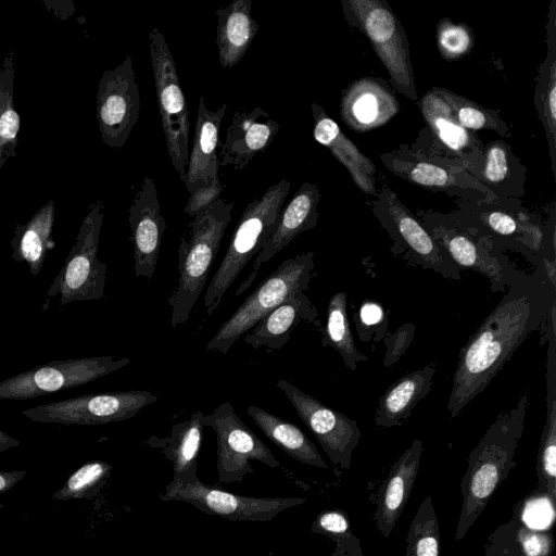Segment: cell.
Instances as JSON below:
<instances>
[{
	"instance_id": "cell-45",
	"label": "cell",
	"mask_w": 556,
	"mask_h": 556,
	"mask_svg": "<svg viewBox=\"0 0 556 556\" xmlns=\"http://www.w3.org/2000/svg\"><path fill=\"white\" fill-rule=\"evenodd\" d=\"M226 185L218 180L208 186L200 188L191 193L185 206V213L193 217L198 212L207 207L210 204L219 199Z\"/></svg>"
},
{
	"instance_id": "cell-27",
	"label": "cell",
	"mask_w": 556,
	"mask_h": 556,
	"mask_svg": "<svg viewBox=\"0 0 556 556\" xmlns=\"http://www.w3.org/2000/svg\"><path fill=\"white\" fill-rule=\"evenodd\" d=\"M314 118V139L326 147L346 168L355 186L364 193L376 197L377 170L374 162L343 134L340 126L317 103L311 104Z\"/></svg>"
},
{
	"instance_id": "cell-32",
	"label": "cell",
	"mask_w": 556,
	"mask_h": 556,
	"mask_svg": "<svg viewBox=\"0 0 556 556\" xmlns=\"http://www.w3.org/2000/svg\"><path fill=\"white\" fill-rule=\"evenodd\" d=\"M251 0H235L216 10L218 61L224 70L236 66L248 52L258 31L251 15Z\"/></svg>"
},
{
	"instance_id": "cell-14",
	"label": "cell",
	"mask_w": 556,
	"mask_h": 556,
	"mask_svg": "<svg viewBox=\"0 0 556 556\" xmlns=\"http://www.w3.org/2000/svg\"><path fill=\"white\" fill-rule=\"evenodd\" d=\"M130 364L112 356L50 361L0 381V400H30L87 384Z\"/></svg>"
},
{
	"instance_id": "cell-21",
	"label": "cell",
	"mask_w": 556,
	"mask_h": 556,
	"mask_svg": "<svg viewBox=\"0 0 556 556\" xmlns=\"http://www.w3.org/2000/svg\"><path fill=\"white\" fill-rule=\"evenodd\" d=\"M399 111L396 97L387 81L379 77L354 80L341 93V117L356 132L386 125Z\"/></svg>"
},
{
	"instance_id": "cell-18",
	"label": "cell",
	"mask_w": 556,
	"mask_h": 556,
	"mask_svg": "<svg viewBox=\"0 0 556 556\" xmlns=\"http://www.w3.org/2000/svg\"><path fill=\"white\" fill-rule=\"evenodd\" d=\"M277 388L315 435L330 462L341 469H350L352 453L361 439L357 422L285 379L277 381Z\"/></svg>"
},
{
	"instance_id": "cell-16",
	"label": "cell",
	"mask_w": 556,
	"mask_h": 556,
	"mask_svg": "<svg viewBox=\"0 0 556 556\" xmlns=\"http://www.w3.org/2000/svg\"><path fill=\"white\" fill-rule=\"evenodd\" d=\"M160 498L164 502H186L200 511L230 521H270L283 510L302 505L303 497H256L227 492L207 485L200 479L193 483L165 486Z\"/></svg>"
},
{
	"instance_id": "cell-17",
	"label": "cell",
	"mask_w": 556,
	"mask_h": 556,
	"mask_svg": "<svg viewBox=\"0 0 556 556\" xmlns=\"http://www.w3.org/2000/svg\"><path fill=\"white\" fill-rule=\"evenodd\" d=\"M140 94L130 55L112 70H105L96 94V116L101 139L121 149L138 122Z\"/></svg>"
},
{
	"instance_id": "cell-36",
	"label": "cell",
	"mask_w": 556,
	"mask_h": 556,
	"mask_svg": "<svg viewBox=\"0 0 556 556\" xmlns=\"http://www.w3.org/2000/svg\"><path fill=\"white\" fill-rule=\"evenodd\" d=\"M321 343L324 346L334 349L351 370H355L358 363L367 361V356L355 346L349 321L345 291L334 293L329 300Z\"/></svg>"
},
{
	"instance_id": "cell-6",
	"label": "cell",
	"mask_w": 556,
	"mask_h": 556,
	"mask_svg": "<svg viewBox=\"0 0 556 556\" xmlns=\"http://www.w3.org/2000/svg\"><path fill=\"white\" fill-rule=\"evenodd\" d=\"M346 23L370 42L387 70L392 87L417 102L409 40L400 18L384 0H341Z\"/></svg>"
},
{
	"instance_id": "cell-42",
	"label": "cell",
	"mask_w": 556,
	"mask_h": 556,
	"mask_svg": "<svg viewBox=\"0 0 556 556\" xmlns=\"http://www.w3.org/2000/svg\"><path fill=\"white\" fill-rule=\"evenodd\" d=\"M112 466L105 462H90L77 469L67 480L59 497H78L97 493L108 480Z\"/></svg>"
},
{
	"instance_id": "cell-2",
	"label": "cell",
	"mask_w": 556,
	"mask_h": 556,
	"mask_svg": "<svg viewBox=\"0 0 556 556\" xmlns=\"http://www.w3.org/2000/svg\"><path fill=\"white\" fill-rule=\"evenodd\" d=\"M528 396L502 412L489 427L467 458V470L460 481L462 506L455 531L460 541L477 521L498 486L515 467V453L522 437Z\"/></svg>"
},
{
	"instance_id": "cell-38",
	"label": "cell",
	"mask_w": 556,
	"mask_h": 556,
	"mask_svg": "<svg viewBox=\"0 0 556 556\" xmlns=\"http://www.w3.org/2000/svg\"><path fill=\"white\" fill-rule=\"evenodd\" d=\"M437 90L450 106L457 123L465 129L472 132L491 130L501 137H510V128L498 111L482 106L446 88L437 87Z\"/></svg>"
},
{
	"instance_id": "cell-29",
	"label": "cell",
	"mask_w": 556,
	"mask_h": 556,
	"mask_svg": "<svg viewBox=\"0 0 556 556\" xmlns=\"http://www.w3.org/2000/svg\"><path fill=\"white\" fill-rule=\"evenodd\" d=\"M317 317L313 302L304 292L298 291L264 316L244 337V341L253 349L265 346L267 351L280 350L301 321L315 324Z\"/></svg>"
},
{
	"instance_id": "cell-24",
	"label": "cell",
	"mask_w": 556,
	"mask_h": 556,
	"mask_svg": "<svg viewBox=\"0 0 556 556\" xmlns=\"http://www.w3.org/2000/svg\"><path fill=\"white\" fill-rule=\"evenodd\" d=\"M424 447L419 439L403 452L391 466L388 476L376 494L374 522L388 539L399 521L417 479Z\"/></svg>"
},
{
	"instance_id": "cell-28",
	"label": "cell",
	"mask_w": 556,
	"mask_h": 556,
	"mask_svg": "<svg viewBox=\"0 0 556 556\" xmlns=\"http://www.w3.org/2000/svg\"><path fill=\"white\" fill-rule=\"evenodd\" d=\"M472 176L498 200L521 199L525 194L527 168L504 140H493L483 147Z\"/></svg>"
},
{
	"instance_id": "cell-40",
	"label": "cell",
	"mask_w": 556,
	"mask_h": 556,
	"mask_svg": "<svg viewBox=\"0 0 556 556\" xmlns=\"http://www.w3.org/2000/svg\"><path fill=\"white\" fill-rule=\"evenodd\" d=\"M311 530L334 542L331 556H365L361 541L351 530L346 513L341 509L320 511L312 522Z\"/></svg>"
},
{
	"instance_id": "cell-23",
	"label": "cell",
	"mask_w": 556,
	"mask_h": 556,
	"mask_svg": "<svg viewBox=\"0 0 556 556\" xmlns=\"http://www.w3.org/2000/svg\"><path fill=\"white\" fill-rule=\"evenodd\" d=\"M280 125L260 106L250 112L237 110L219 142L218 162L222 167L243 169L258 153L273 143Z\"/></svg>"
},
{
	"instance_id": "cell-8",
	"label": "cell",
	"mask_w": 556,
	"mask_h": 556,
	"mask_svg": "<svg viewBox=\"0 0 556 556\" xmlns=\"http://www.w3.org/2000/svg\"><path fill=\"white\" fill-rule=\"evenodd\" d=\"M416 217L462 269H472L486 277L492 291H506L525 275L489 239L448 213L419 210Z\"/></svg>"
},
{
	"instance_id": "cell-5",
	"label": "cell",
	"mask_w": 556,
	"mask_h": 556,
	"mask_svg": "<svg viewBox=\"0 0 556 556\" xmlns=\"http://www.w3.org/2000/svg\"><path fill=\"white\" fill-rule=\"evenodd\" d=\"M291 188L283 178L249 203L231 236L229 245L204 293V308L212 316L225 293L250 260L257 255L274 230L276 219Z\"/></svg>"
},
{
	"instance_id": "cell-43",
	"label": "cell",
	"mask_w": 556,
	"mask_h": 556,
	"mask_svg": "<svg viewBox=\"0 0 556 556\" xmlns=\"http://www.w3.org/2000/svg\"><path fill=\"white\" fill-rule=\"evenodd\" d=\"M520 520L516 508L514 516L488 536L483 556H525L516 540V530Z\"/></svg>"
},
{
	"instance_id": "cell-44",
	"label": "cell",
	"mask_w": 556,
	"mask_h": 556,
	"mask_svg": "<svg viewBox=\"0 0 556 556\" xmlns=\"http://www.w3.org/2000/svg\"><path fill=\"white\" fill-rule=\"evenodd\" d=\"M516 540L525 556H551L554 539L549 530H535L521 520L516 530Z\"/></svg>"
},
{
	"instance_id": "cell-48",
	"label": "cell",
	"mask_w": 556,
	"mask_h": 556,
	"mask_svg": "<svg viewBox=\"0 0 556 556\" xmlns=\"http://www.w3.org/2000/svg\"><path fill=\"white\" fill-rule=\"evenodd\" d=\"M18 479V473L11 472V473H3L0 472V491H3L12 484V482H15Z\"/></svg>"
},
{
	"instance_id": "cell-22",
	"label": "cell",
	"mask_w": 556,
	"mask_h": 556,
	"mask_svg": "<svg viewBox=\"0 0 556 556\" xmlns=\"http://www.w3.org/2000/svg\"><path fill=\"white\" fill-rule=\"evenodd\" d=\"M417 105L430 135L472 175L483 154L481 139L457 123L437 87L418 99Z\"/></svg>"
},
{
	"instance_id": "cell-30",
	"label": "cell",
	"mask_w": 556,
	"mask_h": 556,
	"mask_svg": "<svg viewBox=\"0 0 556 556\" xmlns=\"http://www.w3.org/2000/svg\"><path fill=\"white\" fill-rule=\"evenodd\" d=\"M546 416L538 452L536 493L556 500V332L547 326Z\"/></svg>"
},
{
	"instance_id": "cell-33",
	"label": "cell",
	"mask_w": 556,
	"mask_h": 556,
	"mask_svg": "<svg viewBox=\"0 0 556 556\" xmlns=\"http://www.w3.org/2000/svg\"><path fill=\"white\" fill-rule=\"evenodd\" d=\"M435 364L414 370L388 388L379 400L375 415L376 426L390 428L402 425L413 408L425 399L433 383Z\"/></svg>"
},
{
	"instance_id": "cell-15",
	"label": "cell",
	"mask_w": 556,
	"mask_h": 556,
	"mask_svg": "<svg viewBox=\"0 0 556 556\" xmlns=\"http://www.w3.org/2000/svg\"><path fill=\"white\" fill-rule=\"evenodd\" d=\"M204 427L216 434L218 482H240L254 473L250 460H257L274 469L280 466L268 446L237 415L231 403L219 404L204 415Z\"/></svg>"
},
{
	"instance_id": "cell-4",
	"label": "cell",
	"mask_w": 556,
	"mask_h": 556,
	"mask_svg": "<svg viewBox=\"0 0 556 556\" xmlns=\"http://www.w3.org/2000/svg\"><path fill=\"white\" fill-rule=\"evenodd\" d=\"M455 208L448 213L465 227L489 239L498 250H515L542 264L548 260L549 240L555 242V220L542 226L523 207L521 199L510 200H454Z\"/></svg>"
},
{
	"instance_id": "cell-31",
	"label": "cell",
	"mask_w": 556,
	"mask_h": 556,
	"mask_svg": "<svg viewBox=\"0 0 556 556\" xmlns=\"http://www.w3.org/2000/svg\"><path fill=\"white\" fill-rule=\"evenodd\" d=\"M547 53L535 78L534 105L543 125L551 169L556 175V1L552 0L546 24Z\"/></svg>"
},
{
	"instance_id": "cell-10",
	"label": "cell",
	"mask_w": 556,
	"mask_h": 556,
	"mask_svg": "<svg viewBox=\"0 0 556 556\" xmlns=\"http://www.w3.org/2000/svg\"><path fill=\"white\" fill-rule=\"evenodd\" d=\"M149 48L161 124L167 152L179 179L185 182L189 156V111L176 63L163 34L149 33Z\"/></svg>"
},
{
	"instance_id": "cell-46",
	"label": "cell",
	"mask_w": 556,
	"mask_h": 556,
	"mask_svg": "<svg viewBox=\"0 0 556 556\" xmlns=\"http://www.w3.org/2000/svg\"><path fill=\"white\" fill-rule=\"evenodd\" d=\"M383 319L382 307L374 302H366L359 309V320L364 326L377 325Z\"/></svg>"
},
{
	"instance_id": "cell-1",
	"label": "cell",
	"mask_w": 556,
	"mask_h": 556,
	"mask_svg": "<svg viewBox=\"0 0 556 556\" xmlns=\"http://www.w3.org/2000/svg\"><path fill=\"white\" fill-rule=\"evenodd\" d=\"M554 305L555 282L543 264L506 290L459 351L447 402L451 417L485 390L525 340L547 321Z\"/></svg>"
},
{
	"instance_id": "cell-13",
	"label": "cell",
	"mask_w": 556,
	"mask_h": 556,
	"mask_svg": "<svg viewBox=\"0 0 556 556\" xmlns=\"http://www.w3.org/2000/svg\"><path fill=\"white\" fill-rule=\"evenodd\" d=\"M157 399L144 390L83 394L24 409L22 415L37 422L104 425L130 419Z\"/></svg>"
},
{
	"instance_id": "cell-41",
	"label": "cell",
	"mask_w": 556,
	"mask_h": 556,
	"mask_svg": "<svg viewBox=\"0 0 556 556\" xmlns=\"http://www.w3.org/2000/svg\"><path fill=\"white\" fill-rule=\"evenodd\" d=\"M475 45L470 26L441 18L437 25V47L441 56L446 61H456L467 55Z\"/></svg>"
},
{
	"instance_id": "cell-37",
	"label": "cell",
	"mask_w": 556,
	"mask_h": 556,
	"mask_svg": "<svg viewBox=\"0 0 556 556\" xmlns=\"http://www.w3.org/2000/svg\"><path fill=\"white\" fill-rule=\"evenodd\" d=\"M14 54L9 50L0 70V173L16 156L21 119L14 106ZM1 178V174H0Z\"/></svg>"
},
{
	"instance_id": "cell-11",
	"label": "cell",
	"mask_w": 556,
	"mask_h": 556,
	"mask_svg": "<svg viewBox=\"0 0 556 556\" xmlns=\"http://www.w3.org/2000/svg\"><path fill=\"white\" fill-rule=\"evenodd\" d=\"M102 222L103 204L97 201L88 207L75 243L46 292L47 298L60 294L61 306L104 295L106 265L98 258Z\"/></svg>"
},
{
	"instance_id": "cell-12",
	"label": "cell",
	"mask_w": 556,
	"mask_h": 556,
	"mask_svg": "<svg viewBox=\"0 0 556 556\" xmlns=\"http://www.w3.org/2000/svg\"><path fill=\"white\" fill-rule=\"evenodd\" d=\"M379 159L391 174L432 192L462 200H498L459 162L408 144H400L397 149L380 154Z\"/></svg>"
},
{
	"instance_id": "cell-7",
	"label": "cell",
	"mask_w": 556,
	"mask_h": 556,
	"mask_svg": "<svg viewBox=\"0 0 556 556\" xmlns=\"http://www.w3.org/2000/svg\"><path fill=\"white\" fill-rule=\"evenodd\" d=\"M313 276V252H303L285 260L220 325L205 350L227 354L241 336L285 300L298 291H307Z\"/></svg>"
},
{
	"instance_id": "cell-35",
	"label": "cell",
	"mask_w": 556,
	"mask_h": 556,
	"mask_svg": "<svg viewBox=\"0 0 556 556\" xmlns=\"http://www.w3.org/2000/svg\"><path fill=\"white\" fill-rule=\"evenodd\" d=\"M247 412L265 437L290 457L304 465L329 469L315 444L294 424L254 405Z\"/></svg>"
},
{
	"instance_id": "cell-39",
	"label": "cell",
	"mask_w": 556,
	"mask_h": 556,
	"mask_svg": "<svg viewBox=\"0 0 556 556\" xmlns=\"http://www.w3.org/2000/svg\"><path fill=\"white\" fill-rule=\"evenodd\" d=\"M406 542V556H440L441 534L431 496H427L419 505Z\"/></svg>"
},
{
	"instance_id": "cell-19",
	"label": "cell",
	"mask_w": 556,
	"mask_h": 556,
	"mask_svg": "<svg viewBox=\"0 0 556 556\" xmlns=\"http://www.w3.org/2000/svg\"><path fill=\"white\" fill-rule=\"evenodd\" d=\"M128 223L134 244L135 276L150 279L155 271L166 222L154 180L146 176L128 210Z\"/></svg>"
},
{
	"instance_id": "cell-9",
	"label": "cell",
	"mask_w": 556,
	"mask_h": 556,
	"mask_svg": "<svg viewBox=\"0 0 556 556\" xmlns=\"http://www.w3.org/2000/svg\"><path fill=\"white\" fill-rule=\"evenodd\" d=\"M371 211L393 244L391 251L413 266L431 269L459 281L462 268L432 239L416 215L384 186L371 201Z\"/></svg>"
},
{
	"instance_id": "cell-47",
	"label": "cell",
	"mask_w": 556,
	"mask_h": 556,
	"mask_svg": "<svg viewBox=\"0 0 556 556\" xmlns=\"http://www.w3.org/2000/svg\"><path fill=\"white\" fill-rule=\"evenodd\" d=\"M18 445L20 441L13 439L8 433L0 430V452Z\"/></svg>"
},
{
	"instance_id": "cell-25",
	"label": "cell",
	"mask_w": 556,
	"mask_h": 556,
	"mask_svg": "<svg viewBox=\"0 0 556 556\" xmlns=\"http://www.w3.org/2000/svg\"><path fill=\"white\" fill-rule=\"evenodd\" d=\"M227 104H220L216 111H210L204 97L199 98L195 130L191 152L188 156L185 185L191 194L219 179L217 148L219 130Z\"/></svg>"
},
{
	"instance_id": "cell-3",
	"label": "cell",
	"mask_w": 556,
	"mask_h": 556,
	"mask_svg": "<svg viewBox=\"0 0 556 556\" xmlns=\"http://www.w3.org/2000/svg\"><path fill=\"white\" fill-rule=\"evenodd\" d=\"M232 208L233 202L219 198L188 222L178 245L177 283L168 298L173 328L188 320L202 294Z\"/></svg>"
},
{
	"instance_id": "cell-26",
	"label": "cell",
	"mask_w": 556,
	"mask_h": 556,
	"mask_svg": "<svg viewBox=\"0 0 556 556\" xmlns=\"http://www.w3.org/2000/svg\"><path fill=\"white\" fill-rule=\"evenodd\" d=\"M204 413L193 412L188 419L172 426L166 437L150 435L144 445L161 452L173 464L170 484L193 483L199 480L198 457L203 440Z\"/></svg>"
},
{
	"instance_id": "cell-34",
	"label": "cell",
	"mask_w": 556,
	"mask_h": 556,
	"mask_svg": "<svg viewBox=\"0 0 556 556\" xmlns=\"http://www.w3.org/2000/svg\"><path fill=\"white\" fill-rule=\"evenodd\" d=\"M54 213V202L49 200L26 224L16 225L10 241L11 257L16 263H26L35 277L43 267L48 251L54 248L52 240Z\"/></svg>"
},
{
	"instance_id": "cell-20",
	"label": "cell",
	"mask_w": 556,
	"mask_h": 556,
	"mask_svg": "<svg viewBox=\"0 0 556 556\" xmlns=\"http://www.w3.org/2000/svg\"><path fill=\"white\" fill-rule=\"evenodd\" d=\"M319 201L318 187L308 181L303 182L288 204L280 210L271 235L256 255L251 273L236 290L235 295L242 294L251 287L263 264L286 248L296 236L317 225Z\"/></svg>"
}]
</instances>
